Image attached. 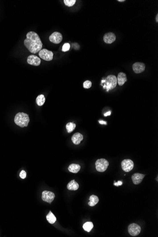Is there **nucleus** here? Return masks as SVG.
Masks as SVG:
<instances>
[{"label": "nucleus", "mask_w": 158, "mask_h": 237, "mask_svg": "<svg viewBox=\"0 0 158 237\" xmlns=\"http://www.w3.org/2000/svg\"><path fill=\"white\" fill-rule=\"evenodd\" d=\"M83 139V136L81 133H74L71 137V141L74 145H79Z\"/></svg>", "instance_id": "14"}, {"label": "nucleus", "mask_w": 158, "mask_h": 237, "mask_svg": "<svg viewBox=\"0 0 158 237\" xmlns=\"http://www.w3.org/2000/svg\"><path fill=\"white\" fill-rule=\"evenodd\" d=\"M46 101L45 96L43 94L38 96L36 98V104L39 106H42L43 105Z\"/></svg>", "instance_id": "20"}, {"label": "nucleus", "mask_w": 158, "mask_h": 237, "mask_svg": "<svg viewBox=\"0 0 158 237\" xmlns=\"http://www.w3.org/2000/svg\"><path fill=\"white\" fill-rule=\"evenodd\" d=\"M103 39L106 43L111 44L116 40V36L113 33H108L105 34Z\"/></svg>", "instance_id": "13"}, {"label": "nucleus", "mask_w": 158, "mask_h": 237, "mask_svg": "<svg viewBox=\"0 0 158 237\" xmlns=\"http://www.w3.org/2000/svg\"><path fill=\"white\" fill-rule=\"evenodd\" d=\"M117 82L118 81L116 76L113 75H108L105 80H102L101 81L102 83H105L103 88H106L107 91L115 88L116 87Z\"/></svg>", "instance_id": "3"}, {"label": "nucleus", "mask_w": 158, "mask_h": 237, "mask_svg": "<svg viewBox=\"0 0 158 237\" xmlns=\"http://www.w3.org/2000/svg\"><path fill=\"white\" fill-rule=\"evenodd\" d=\"M76 1V0H64L63 2L66 6L68 7H71L74 5V4L75 3Z\"/></svg>", "instance_id": "23"}, {"label": "nucleus", "mask_w": 158, "mask_h": 237, "mask_svg": "<svg viewBox=\"0 0 158 237\" xmlns=\"http://www.w3.org/2000/svg\"><path fill=\"white\" fill-rule=\"evenodd\" d=\"M128 232L131 236H136L138 235L141 231V228L139 225L136 223H132L129 225L128 228Z\"/></svg>", "instance_id": "6"}, {"label": "nucleus", "mask_w": 158, "mask_h": 237, "mask_svg": "<svg viewBox=\"0 0 158 237\" xmlns=\"http://www.w3.org/2000/svg\"><path fill=\"white\" fill-rule=\"evenodd\" d=\"M26 175H27L26 172L25 171H24V170H22V171H21V172L20 173V177L21 178H22V179H25V178H26Z\"/></svg>", "instance_id": "26"}, {"label": "nucleus", "mask_w": 158, "mask_h": 237, "mask_svg": "<svg viewBox=\"0 0 158 237\" xmlns=\"http://www.w3.org/2000/svg\"><path fill=\"white\" fill-rule=\"evenodd\" d=\"M145 175L136 173L133 174L132 176V180L133 181V183L135 185H138L141 182L143 181V179L145 177Z\"/></svg>", "instance_id": "12"}, {"label": "nucleus", "mask_w": 158, "mask_h": 237, "mask_svg": "<svg viewBox=\"0 0 158 237\" xmlns=\"http://www.w3.org/2000/svg\"><path fill=\"white\" fill-rule=\"evenodd\" d=\"M108 165V161L105 158L98 159L95 163L97 170L100 172H103L106 171Z\"/></svg>", "instance_id": "4"}, {"label": "nucleus", "mask_w": 158, "mask_h": 237, "mask_svg": "<svg viewBox=\"0 0 158 237\" xmlns=\"http://www.w3.org/2000/svg\"><path fill=\"white\" fill-rule=\"evenodd\" d=\"M91 85H92V83L91 81H84L83 84V88H89L91 87Z\"/></svg>", "instance_id": "24"}, {"label": "nucleus", "mask_w": 158, "mask_h": 237, "mask_svg": "<svg viewBox=\"0 0 158 237\" xmlns=\"http://www.w3.org/2000/svg\"><path fill=\"white\" fill-rule=\"evenodd\" d=\"M118 1H120V2H122V1H125V0H118Z\"/></svg>", "instance_id": "31"}, {"label": "nucleus", "mask_w": 158, "mask_h": 237, "mask_svg": "<svg viewBox=\"0 0 158 237\" xmlns=\"http://www.w3.org/2000/svg\"><path fill=\"white\" fill-rule=\"evenodd\" d=\"M156 21H157V22H158V14H157V16H156Z\"/></svg>", "instance_id": "30"}, {"label": "nucleus", "mask_w": 158, "mask_h": 237, "mask_svg": "<svg viewBox=\"0 0 158 237\" xmlns=\"http://www.w3.org/2000/svg\"><path fill=\"white\" fill-rule=\"evenodd\" d=\"M111 115V112L110 111H108V112L106 113V114H105L104 115V116L105 117H106V116H110Z\"/></svg>", "instance_id": "29"}, {"label": "nucleus", "mask_w": 158, "mask_h": 237, "mask_svg": "<svg viewBox=\"0 0 158 237\" xmlns=\"http://www.w3.org/2000/svg\"><path fill=\"white\" fill-rule=\"evenodd\" d=\"M99 123L100 124H103V125H106V121H99Z\"/></svg>", "instance_id": "28"}, {"label": "nucleus", "mask_w": 158, "mask_h": 237, "mask_svg": "<svg viewBox=\"0 0 158 237\" xmlns=\"http://www.w3.org/2000/svg\"><path fill=\"white\" fill-rule=\"evenodd\" d=\"M79 187V185L78 183L76 182L74 180H73L70 181L68 184H67V188L69 190L71 191H75L77 190Z\"/></svg>", "instance_id": "16"}, {"label": "nucleus", "mask_w": 158, "mask_h": 237, "mask_svg": "<svg viewBox=\"0 0 158 237\" xmlns=\"http://www.w3.org/2000/svg\"><path fill=\"white\" fill-rule=\"evenodd\" d=\"M46 219L49 223L54 224L56 222V218L55 215L52 213L51 211L49 212V213L46 216Z\"/></svg>", "instance_id": "19"}, {"label": "nucleus", "mask_w": 158, "mask_h": 237, "mask_svg": "<svg viewBox=\"0 0 158 237\" xmlns=\"http://www.w3.org/2000/svg\"><path fill=\"white\" fill-rule=\"evenodd\" d=\"M81 166L79 164H71L68 167V170L70 172L73 173H77L80 171Z\"/></svg>", "instance_id": "17"}, {"label": "nucleus", "mask_w": 158, "mask_h": 237, "mask_svg": "<svg viewBox=\"0 0 158 237\" xmlns=\"http://www.w3.org/2000/svg\"><path fill=\"white\" fill-rule=\"evenodd\" d=\"M90 202L88 203V205L90 206H94L95 205H97L99 201V199L97 196L95 195H92L90 197Z\"/></svg>", "instance_id": "18"}, {"label": "nucleus", "mask_w": 158, "mask_h": 237, "mask_svg": "<svg viewBox=\"0 0 158 237\" xmlns=\"http://www.w3.org/2000/svg\"><path fill=\"white\" fill-rule=\"evenodd\" d=\"M55 197V194L51 191H44L42 192V200L48 203H51L53 201Z\"/></svg>", "instance_id": "8"}, {"label": "nucleus", "mask_w": 158, "mask_h": 237, "mask_svg": "<svg viewBox=\"0 0 158 237\" xmlns=\"http://www.w3.org/2000/svg\"><path fill=\"white\" fill-rule=\"evenodd\" d=\"M75 127L76 124L72 122H69L68 123H67L66 125V128L68 133H71V132H73Z\"/></svg>", "instance_id": "22"}, {"label": "nucleus", "mask_w": 158, "mask_h": 237, "mask_svg": "<svg viewBox=\"0 0 158 237\" xmlns=\"http://www.w3.org/2000/svg\"><path fill=\"white\" fill-rule=\"evenodd\" d=\"M121 167L124 171L128 172L133 170L134 167V163L133 160L130 159H126L122 161Z\"/></svg>", "instance_id": "7"}, {"label": "nucleus", "mask_w": 158, "mask_h": 237, "mask_svg": "<svg viewBox=\"0 0 158 237\" xmlns=\"http://www.w3.org/2000/svg\"><path fill=\"white\" fill-rule=\"evenodd\" d=\"M127 80V77H126V73H122V72L118 73L117 81L119 86L123 85L125 83H126Z\"/></svg>", "instance_id": "15"}, {"label": "nucleus", "mask_w": 158, "mask_h": 237, "mask_svg": "<svg viewBox=\"0 0 158 237\" xmlns=\"http://www.w3.org/2000/svg\"><path fill=\"white\" fill-rule=\"evenodd\" d=\"M70 45L69 43L64 44V45L63 46L62 48V51L63 52H66L67 51H68L70 49Z\"/></svg>", "instance_id": "25"}, {"label": "nucleus", "mask_w": 158, "mask_h": 237, "mask_svg": "<svg viewBox=\"0 0 158 237\" xmlns=\"http://www.w3.org/2000/svg\"><path fill=\"white\" fill-rule=\"evenodd\" d=\"M145 65L141 62H136L133 65V69L136 73H140L144 71Z\"/></svg>", "instance_id": "11"}, {"label": "nucleus", "mask_w": 158, "mask_h": 237, "mask_svg": "<svg viewBox=\"0 0 158 237\" xmlns=\"http://www.w3.org/2000/svg\"><path fill=\"white\" fill-rule=\"evenodd\" d=\"M93 228V224L92 222H87L83 225V228L87 232H90Z\"/></svg>", "instance_id": "21"}, {"label": "nucleus", "mask_w": 158, "mask_h": 237, "mask_svg": "<svg viewBox=\"0 0 158 237\" xmlns=\"http://www.w3.org/2000/svg\"><path fill=\"white\" fill-rule=\"evenodd\" d=\"M49 40L52 43L58 44L60 43L61 42H62L63 36L60 33L58 32H55L53 33L49 36Z\"/></svg>", "instance_id": "9"}, {"label": "nucleus", "mask_w": 158, "mask_h": 237, "mask_svg": "<svg viewBox=\"0 0 158 237\" xmlns=\"http://www.w3.org/2000/svg\"><path fill=\"white\" fill-rule=\"evenodd\" d=\"M24 45L32 53H36L42 49L43 44L39 36L34 31H30L26 35Z\"/></svg>", "instance_id": "1"}, {"label": "nucleus", "mask_w": 158, "mask_h": 237, "mask_svg": "<svg viewBox=\"0 0 158 237\" xmlns=\"http://www.w3.org/2000/svg\"><path fill=\"white\" fill-rule=\"evenodd\" d=\"M27 62L28 64L33 66H39L40 65L41 60L38 56L32 55L28 56Z\"/></svg>", "instance_id": "10"}, {"label": "nucleus", "mask_w": 158, "mask_h": 237, "mask_svg": "<svg viewBox=\"0 0 158 237\" xmlns=\"http://www.w3.org/2000/svg\"><path fill=\"white\" fill-rule=\"evenodd\" d=\"M14 122L16 125L21 127H27L30 122V118L28 115L25 113H18L16 115Z\"/></svg>", "instance_id": "2"}, {"label": "nucleus", "mask_w": 158, "mask_h": 237, "mask_svg": "<svg viewBox=\"0 0 158 237\" xmlns=\"http://www.w3.org/2000/svg\"><path fill=\"white\" fill-rule=\"evenodd\" d=\"M114 182H115V183H114V185L116 186V187H118L122 185V184H123V182L121 181H118L117 182H116V181H114Z\"/></svg>", "instance_id": "27"}, {"label": "nucleus", "mask_w": 158, "mask_h": 237, "mask_svg": "<svg viewBox=\"0 0 158 237\" xmlns=\"http://www.w3.org/2000/svg\"><path fill=\"white\" fill-rule=\"evenodd\" d=\"M39 56L44 60L50 61L53 58V53L46 49H41L39 52Z\"/></svg>", "instance_id": "5"}]
</instances>
